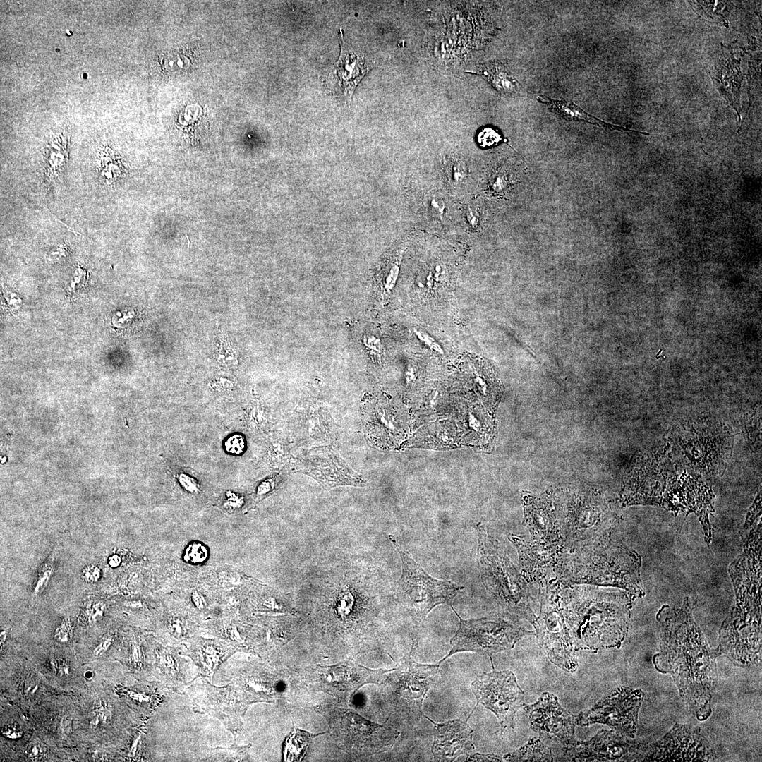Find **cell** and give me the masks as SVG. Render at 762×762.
Here are the masks:
<instances>
[{"mask_svg":"<svg viewBox=\"0 0 762 762\" xmlns=\"http://www.w3.org/2000/svg\"><path fill=\"white\" fill-rule=\"evenodd\" d=\"M657 617L661 624L658 667L663 665L659 670L672 674L685 701L698 718H705L710 712L709 649L692 617L687 598L679 608L663 606Z\"/></svg>","mask_w":762,"mask_h":762,"instance_id":"6da1fadb","label":"cell"},{"mask_svg":"<svg viewBox=\"0 0 762 762\" xmlns=\"http://www.w3.org/2000/svg\"><path fill=\"white\" fill-rule=\"evenodd\" d=\"M668 447L640 454L624 478L623 506L655 504L675 512H695L707 490L699 475Z\"/></svg>","mask_w":762,"mask_h":762,"instance_id":"7a4b0ae2","label":"cell"},{"mask_svg":"<svg viewBox=\"0 0 762 762\" xmlns=\"http://www.w3.org/2000/svg\"><path fill=\"white\" fill-rule=\"evenodd\" d=\"M565 622L575 651L619 646L630 622L628 591L576 586L560 591Z\"/></svg>","mask_w":762,"mask_h":762,"instance_id":"3957f363","label":"cell"},{"mask_svg":"<svg viewBox=\"0 0 762 762\" xmlns=\"http://www.w3.org/2000/svg\"><path fill=\"white\" fill-rule=\"evenodd\" d=\"M608 536L566 550L558 578L567 583H593L643 595L638 554Z\"/></svg>","mask_w":762,"mask_h":762,"instance_id":"277c9868","label":"cell"},{"mask_svg":"<svg viewBox=\"0 0 762 762\" xmlns=\"http://www.w3.org/2000/svg\"><path fill=\"white\" fill-rule=\"evenodd\" d=\"M733 433L715 418H698L674 425L667 446L688 467L704 476L724 473L731 458Z\"/></svg>","mask_w":762,"mask_h":762,"instance_id":"5b68a950","label":"cell"},{"mask_svg":"<svg viewBox=\"0 0 762 762\" xmlns=\"http://www.w3.org/2000/svg\"><path fill=\"white\" fill-rule=\"evenodd\" d=\"M557 506L556 516L566 550L610 536L617 519L603 496L593 490L564 493Z\"/></svg>","mask_w":762,"mask_h":762,"instance_id":"8992f818","label":"cell"},{"mask_svg":"<svg viewBox=\"0 0 762 762\" xmlns=\"http://www.w3.org/2000/svg\"><path fill=\"white\" fill-rule=\"evenodd\" d=\"M478 529V564L483 583L508 612L528 620L536 619L533 604L520 574L482 526Z\"/></svg>","mask_w":762,"mask_h":762,"instance_id":"52a82bcc","label":"cell"},{"mask_svg":"<svg viewBox=\"0 0 762 762\" xmlns=\"http://www.w3.org/2000/svg\"><path fill=\"white\" fill-rule=\"evenodd\" d=\"M389 538L402 563V572L396 591L400 598L411 607L416 625L413 634L417 635L430 612L438 605H452L453 599L464 587L433 578L397 543L393 536L389 535Z\"/></svg>","mask_w":762,"mask_h":762,"instance_id":"ba28073f","label":"cell"},{"mask_svg":"<svg viewBox=\"0 0 762 762\" xmlns=\"http://www.w3.org/2000/svg\"><path fill=\"white\" fill-rule=\"evenodd\" d=\"M317 710L326 719L329 732L338 746L356 756H369L388 750L397 732L386 722L374 723L353 710L320 706Z\"/></svg>","mask_w":762,"mask_h":762,"instance_id":"9c48e42d","label":"cell"},{"mask_svg":"<svg viewBox=\"0 0 762 762\" xmlns=\"http://www.w3.org/2000/svg\"><path fill=\"white\" fill-rule=\"evenodd\" d=\"M450 607L459 619V626L450 639L451 650L440 664L454 653L464 651L492 658L494 654L513 648L524 636L531 634L518 622L500 615L464 619Z\"/></svg>","mask_w":762,"mask_h":762,"instance_id":"30bf717a","label":"cell"},{"mask_svg":"<svg viewBox=\"0 0 762 762\" xmlns=\"http://www.w3.org/2000/svg\"><path fill=\"white\" fill-rule=\"evenodd\" d=\"M555 581L539 585L540 610L533 623L537 642L548 659L568 672L576 670L574 646Z\"/></svg>","mask_w":762,"mask_h":762,"instance_id":"8fae6325","label":"cell"},{"mask_svg":"<svg viewBox=\"0 0 762 762\" xmlns=\"http://www.w3.org/2000/svg\"><path fill=\"white\" fill-rule=\"evenodd\" d=\"M417 637L413 636L411 651L401 658L394 668L389 670L384 679L386 690L395 708L406 720H419L422 706L428 691L435 684L440 663L421 664L416 662L413 652Z\"/></svg>","mask_w":762,"mask_h":762,"instance_id":"7c38bea8","label":"cell"},{"mask_svg":"<svg viewBox=\"0 0 762 762\" xmlns=\"http://www.w3.org/2000/svg\"><path fill=\"white\" fill-rule=\"evenodd\" d=\"M389 670L370 669L346 660L330 666L314 665L304 670L306 683L318 691L351 702L358 689L383 682Z\"/></svg>","mask_w":762,"mask_h":762,"instance_id":"4fadbf2b","label":"cell"},{"mask_svg":"<svg viewBox=\"0 0 762 762\" xmlns=\"http://www.w3.org/2000/svg\"><path fill=\"white\" fill-rule=\"evenodd\" d=\"M471 689L478 702L497 716L501 732L514 727L515 715L524 703V691L512 671L479 675L472 682Z\"/></svg>","mask_w":762,"mask_h":762,"instance_id":"5bb4252c","label":"cell"},{"mask_svg":"<svg viewBox=\"0 0 762 762\" xmlns=\"http://www.w3.org/2000/svg\"><path fill=\"white\" fill-rule=\"evenodd\" d=\"M642 700L641 690L618 688L591 708L576 715V725L605 724L632 738L636 732L638 714Z\"/></svg>","mask_w":762,"mask_h":762,"instance_id":"9a60e30c","label":"cell"},{"mask_svg":"<svg viewBox=\"0 0 762 762\" xmlns=\"http://www.w3.org/2000/svg\"><path fill=\"white\" fill-rule=\"evenodd\" d=\"M521 708L533 731L561 745L564 752L576 743V715L564 709L552 694L545 692L535 703H524Z\"/></svg>","mask_w":762,"mask_h":762,"instance_id":"2e32d148","label":"cell"},{"mask_svg":"<svg viewBox=\"0 0 762 762\" xmlns=\"http://www.w3.org/2000/svg\"><path fill=\"white\" fill-rule=\"evenodd\" d=\"M612 730H603L586 742H576L564 751L575 761H643L648 746Z\"/></svg>","mask_w":762,"mask_h":762,"instance_id":"e0dca14e","label":"cell"},{"mask_svg":"<svg viewBox=\"0 0 762 762\" xmlns=\"http://www.w3.org/2000/svg\"><path fill=\"white\" fill-rule=\"evenodd\" d=\"M714 756L698 728L677 725L658 742L648 746L643 761H707Z\"/></svg>","mask_w":762,"mask_h":762,"instance_id":"ac0fdd59","label":"cell"},{"mask_svg":"<svg viewBox=\"0 0 762 762\" xmlns=\"http://www.w3.org/2000/svg\"><path fill=\"white\" fill-rule=\"evenodd\" d=\"M509 540L517 549L519 568L528 581L539 585L558 577L564 549L548 545L532 537L512 535Z\"/></svg>","mask_w":762,"mask_h":762,"instance_id":"d6986e66","label":"cell"},{"mask_svg":"<svg viewBox=\"0 0 762 762\" xmlns=\"http://www.w3.org/2000/svg\"><path fill=\"white\" fill-rule=\"evenodd\" d=\"M720 45V52L708 73L715 88L735 110L741 121V87L745 75L742 64L744 54L737 59L732 45L722 43Z\"/></svg>","mask_w":762,"mask_h":762,"instance_id":"ffe728a7","label":"cell"},{"mask_svg":"<svg viewBox=\"0 0 762 762\" xmlns=\"http://www.w3.org/2000/svg\"><path fill=\"white\" fill-rule=\"evenodd\" d=\"M434 726L431 751L436 761H453L461 755L475 753L473 731L466 722L456 719L437 723L425 716Z\"/></svg>","mask_w":762,"mask_h":762,"instance_id":"44dd1931","label":"cell"},{"mask_svg":"<svg viewBox=\"0 0 762 762\" xmlns=\"http://www.w3.org/2000/svg\"><path fill=\"white\" fill-rule=\"evenodd\" d=\"M341 51L338 60L323 78L326 87L337 96L350 101L356 87L368 71L365 59L357 55L344 40L341 30Z\"/></svg>","mask_w":762,"mask_h":762,"instance_id":"7402d4cb","label":"cell"},{"mask_svg":"<svg viewBox=\"0 0 762 762\" xmlns=\"http://www.w3.org/2000/svg\"><path fill=\"white\" fill-rule=\"evenodd\" d=\"M523 501L525 522L531 537L548 545L564 549L557 516L550 502L527 493L523 495Z\"/></svg>","mask_w":762,"mask_h":762,"instance_id":"603a6c76","label":"cell"},{"mask_svg":"<svg viewBox=\"0 0 762 762\" xmlns=\"http://www.w3.org/2000/svg\"><path fill=\"white\" fill-rule=\"evenodd\" d=\"M537 99L539 102L546 105L550 111L559 115L567 121H584L611 131H629L646 135H651L648 133L640 132L624 126L607 123L600 119L587 113L569 100H557L545 95H539L537 97Z\"/></svg>","mask_w":762,"mask_h":762,"instance_id":"cb8c5ba5","label":"cell"},{"mask_svg":"<svg viewBox=\"0 0 762 762\" xmlns=\"http://www.w3.org/2000/svg\"><path fill=\"white\" fill-rule=\"evenodd\" d=\"M481 71L482 74L497 91L505 94H515L519 90L520 84L501 63H485Z\"/></svg>","mask_w":762,"mask_h":762,"instance_id":"d4e9b609","label":"cell"},{"mask_svg":"<svg viewBox=\"0 0 762 762\" xmlns=\"http://www.w3.org/2000/svg\"><path fill=\"white\" fill-rule=\"evenodd\" d=\"M506 761H552L553 757L548 746L541 741L531 737L526 744L520 749L505 754Z\"/></svg>","mask_w":762,"mask_h":762,"instance_id":"484cf974","label":"cell"},{"mask_svg":"<svg viewBox=\"0 0 762 762\" xmlns=\"http://www.w3.org/2000/svg\"><path fill=\"white\" fill-rule=\"evenodd\" d=\"M313 736L315 735L306 731L294 730L284 742V761H300L304 756Z\"/></svg>","mask_w":762,"mask_h":762,"instance_id":"4316f807","label":"cell"},{"mask_svg":"<svg viewBox=\"0 0 762 762\" xmlns=\"http://www.w3.org/2000/svg\"><path fill=\"white\" fill-rule=\"evenodd\" d=\"M402 251L397 252L388 260L378 273L380 296L382 301L387 299L398 277Z\"/></svg>","mask_w":762,"mask_h":762,"instance_id":"83f0119b","label":"cell"},{"mask_svg":"<svg viewBox=\"0 0 762 762\" xmlns=\"http://www.w3.org/2000/svg\"><path fill=\"white\" fill-rule=\"evenodd\" d=\"M54 572V564L52 560L47 559L40 567L33 585V593L36 595L40 594L49 584Z\"/></svg>","mask_w":762,"mask_h":762,"instance_id":"f1b7e54d","label":"cell"},{"mask_svg":"<svg viewBox=\"0 0 762 762\" xmlns=\"http://www.w3.org/2000/svg\"><path fill=\"white\" fill-rule=\"evenodd\" d=\"M207 555L208 552L205 545L198 543H193L186 548L184 559L190 563L199 564L203 562L207 559Z\"/></svg>","mask_w":762,"mask_h":762,"instance_id":"f546056e","label":"cell"},{"mask_svg":"<svg viewBox=\"0 0 762 762\" xmlns=\"http://www.w3.org/2000/svg\"><path fill=\"white\" fill-rule=\"evenodd\" d=\"M73 637V627L69 617H64L54 633V639L59 643H67Z\"/></svg>","mask_w":762,"mask_h":762,"instance_id":"4dcf8cb0","label":"cell"},{"mask_svg":"<svg viewBox=\"0 0 762 762\" xmlns=\"http://www.w3.org/2000/svg\"><path fill=\"white\" fill-rule=\"evenodd\" d=\"M105 610V604L102 601H91L87 604L84 610V615L89 622H95L102 617Z\"/></svg>","mask_w":762,"mask_h":762,"instance_id":"1f68e13d","label":"cell"},{"mask_svg":"<svg viewBox=\"0 0 762 762\" xmlns=\"http://www.w3.org/2000/svg\"><path fill=\"white\" fill-rule=\"evenodd\" d=\"M447 176L453 183L462 182L466 176V170L463 163L459 161L452 162L447 166Z\"/></svg>","mask_w":762,"mask_h":762,"instance_id":"d6a6232c","label":"cell"},{"mask_svg":"<svg viewBox=\"0 0 762 762\" xmlns=\"http://www.w3.org/2000/svg\"><path fill=\"white\" fill-rule=\"evenodd\" d=\"M47 749L44 744L38 739H34L30 742L26 749V756L32 761H38L44 758Z\"/></svg>","mask_w":762,"mask_h":762,"instance_id":"836d02e7","label":"cell"},{"mask_svg":"<svg viewBox=\"0 0 762 762\" xmlns=\"http://www.w3.org/2000/svg\"><path fill=\"white\" fill-rule=\"evenodd\" d=\"M500 135L491 128H483L478 135V141L480 146L488 147L501 140Z\"/></svg>","mask_w":762,"mask_h":762,"instance_id":"e575fe53","label":"cell"},{"mask_svg":"<svg viewBox=\"0 0 762 762\" xmlns=\"http://www.w3.org/2000/svg\"><path fill=\"white\" fill-rule=\"evenodd\" d=\"M102 576L101 569L98 565L89 564L85 567L81 572V579L87 583H95L100 579Z\"/></svg>","mask_w":762,"mask_h":762,"instance_id":"d590c367","label":"cell"},{"mask_svg":"<svg viewBox=\"0 0 762 762\" xmlns=\"http://www.w3.org/2000/svg\"><path fill=\"white\" fill-rule=\"evenodd\" d=\"M426 206L428 207L429 211L431 212L435 216L442 217L444 214L445 208V204L444 200L436 195H429L427 198Z\"/></svg>","mask_w":762,"mask_h":762,"instance_id":"8d00e7d4","label":"cell"},{"mask_svg":"<svg viewBox=\"0 0 762 762\" xmlns=\"http://www.w3.org/2000/svg\"><path fill=\"white\" fill-rule=\"evenodd\" d=\"M414 333L418 339L430 350L441 354L444 353L442 346L430 334L421 330H415Z\"/></svg>","mask_w":762,"mask_h":762,"instance_id":"74e56055","label":"cell"},{"mask_svg":"<svg viewBox=\"0 0 762 762\" xmlns=\"http://www.w3.org/2000/svg\"><path fill=\"white\" fill-rule=\"evenodd\" d=\"M245 443L243 438L238 435H235L226 441V448L230 453L238 454L241 453L244 449Z\"/></svg>","mask_w":762,"mask_h":762,"instance_id":"f35d334b","label":"cell"},{"mask_svg":"<svg viewBox=\"0 0 762 762\" xmlns=\"http://www.w3.org/2000/svg\"><path fill=\"white\" fill-rule=\"evenodd\" d=\"M95 718L92 721L93 727L97 726L99 723H106L111 719V713L104 706H99L93 710Z\"/></svg>","mask_w":762,"mask_h":762,"instance_id":"ab89813d","label":"cell"},{"mask_svg":"<svg viewBox=\"0 0 762 762\" xmlns=\"http://www.w3.org/2000/svg\"><path fill=\"white\" fill-rule=\"evenodd\" d=\"M53 671L60 677H66L69 674V665L64 659H52L50 662Z\"/></svg>","mask_w":762,"mask_h":762,"instance_id":"60d3db41","label":"cell"},{"mask_svg":"<svg viewBox=\"0 0 762 762\" xmlns=\"http://www.w3.org/2000/svg\"><path fill=\"white\" fill-rule=\"evenodd\" d=\"M466 761H502V759L495 754L474 753L466 756Z\"/></svg>","mask_w":762,"mask_h":762,"instance_id":"b9f144b4","label":"cell"},{"mask_svg":"<svg viewBox=\"0 0 762 762\" xmlns=\"http://www.w3.org/2000/svg\"><path fill=\"white\" fill-rule=\"evenodd\" d=\"M112 641L113 638L111 636H108L104 638L95 648L93 651L94 654L95 655H99L104 653L111 646Z\"/></svg>","mask_w":762,"mask_h":762,"instance_id":"7bdbcfd3","label":"cell"},{"mask_svg":"<svg viewBox=\"0 0 762 762\" xmlns=\"http://www.w3.org/2000/svg\"><path fill=\"white\" fill-rule=\"evenodd\" d=\"M2 734L10 739H18L21 737L23 733L22 731L15 726H6L2 730Z\"/></svg>","mask_w":762,"mask_h":762,"instance_id":"ee69618b","label":"cell"},{"mask_svg":"<svg viewBox=\"0 0 762 762\" xmlns=\"http://www.w3.org/2000/svg\"><path fill=\"white\" fill-rule=\"evenodd\" d=\"M121 562V559L117 555L114 554L113 555L109 556V558H108V564H109V567H111L112 568H116V567H119L120 565Z\"/></svg>","mask_w":762,"mask_h":762,"instance_id":"f6af8a7d","label":"cell"},{"mask_svg":"<svg viewBox=\"0 0 762 762\" xmlns=\"http://www.w3.org/2000/svg\"><path fill=\"white\" fill-rule=\"evenodd\" d=\"M367 343H368V346L370 348H371V349H373L374 350H376L377 351H380V343L379 339H376L374 337H369L368 339Z\"/></svg>","mask_w":762,"mask_h":762,"instance_id":"bcb514c9","label":"cell"},{"mask_svg":"<svg viewBox=\"0 0 762 762\" xmlns=\"http://www.w3.org/2000/svg\"><path fill=\"white\" fill-rule=\"evenodd\" d=\"M415 378V370L413 367L409 366L406 372V381L409 382L412 381Z\"/></svg>","mask_w":762,"mask_h":762,"instance_id":"7dc6e473","label":"cell"},{"mask_svg":"<svg viewBox=\"0 0 762 762\" xmlns=\"http://www.w3.org/2000/svg\"><path fill=\"white\" fill-rule=\"evenodd\" d=\"M6 636H7L6 635V631L5 630L1 631V634H0L1 651L2 650V648H3L4 645L5 641H6Z\"/></svg>","mask_w":762,"mask_h":762,"instance_id":"c3c4849f","label":"cell"},{"mask_svg":"<svg viewBox=\"0 0 762 762\" xmlns=\"http://www.w3.org/2000/svg\"><path fill=\"white\" fill-rule=\"evenodd\" d=\"M84 677L86 679H92L94 677V672L92 670H87L84 672Z\"/></svg>","mask_w":762,"mask_h":762,"instance_id":"681fc988","label":"cell"},{"mask_svg":"<svg viewBox=\"0 0 762 762\" xmlns=\"http://www.w3.org/2000/svg\"><path fill=\"white\" fill-rule=\"evenodd\" d=\"M138 652H139L138 649L135 646H134L133 647V660L135 661H136V662L139 660V653Z\"/></svg>","mask_w":762,"mask_h":762,"instance_id":"f907efd6","label":"cell"},{"mask_svg":"<svg viewBox=\"0 0 762 762\" xmlns=\"http://www.w3.org/2000/svg\"><path fill=\"white\" fill-rule=\"evenodd\" d=\"M178 64L179 65V67H181V68L183 66H182L183 64H182V61L181 60L179 61V62H178Z\"/></svg>","mask_w":762,"mask_h":762,"instance_id":"816d5d0a","label":"cell"}]
</instances>
